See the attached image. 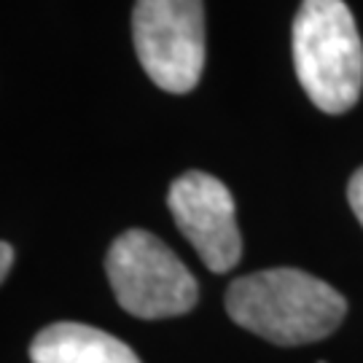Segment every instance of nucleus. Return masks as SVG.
<instances>
[{
    "label": "nucleus",
    "mask_w": 363,
    "mask_h": 363,
    "mask_svg": "<svg viewBox=\"0 0 363 363\" xmlns=\"http://www.w3.org/2000/svg\"><path fill=\"white\" fill-rule=\"evenodd\" d=\"M347 199H350V208H352V213H355V218L361 220V226H363V167L350 178Z\"/></svg>",
    "instance_id": "7"
},
{
    "label": "nucleus",
    "mask_w": 363,
    "mask_h": 363,
    "mask_svg": "<svg viewBox=\"0 0 363 363\" xmlns=\"http://www.w3.org/2000/svg\"><path fill=\"white\" fill-rule=\"evenodd\" d=\"M33 363H140L130 345L94 325H46L30 345Z\"/></svg>",
    "instance_id": "6"
},
{
    "label": "nucleus",
    "mask_w": 363,
    "mask_h": 363,
    "mask_svg": "<svg viewBox=\"0 0 363 363\" xmlns=\"http://www.w3.org/2000/svg\"><path fill=\"white\" fill-rule=\"evenodd\" d=\"M175 226L194 245L210 272H229L242 256L232 191L208 172H183L167 191Z\"/></svg>",
    "instance_id": "5"
},
{
    "label": "nucleus",
    "mask_w": 363,
    "mask_h": 363,
    "mask_svg": "<svg viewBox=\"0 0 363 363\" xmlns=\"http://www.w3.org/2000/svg\"><path fill=\"white\" fill-rule=\"evenodd\" d=\"M105 272L118 304L143 320L186 315L199 298L194 274L159 237L143 229L118 234L105 256Z\"/></svg>",
    "instance_id": "3"
},
{
    "label": "nucleus",
    "mask_w": 363,
    "mask_h": 363,
    "mask_svg": "<svg viewBox=\"0 0 363 363\" xmlns=\"http://www.w3.org/2000/svg\"><path fill=\"white\" fill-rule=\"evenodd\" d=\"M294 65L323 113H347L363 86V43L345 0H301L294 19Z\"/></svg>",
    "instance_id": "2"
},
{
    "label": "nucleus",
    "mask_w": 363,
    "mask_h": 363,
    "mask_svg": "<svg viewBox=\"0 0 363 363\" xmlns=\"http://www.w3.org/2000/svg\"><path fill=\"white\" fill-rule=\"evenodd\" d=\"M320 363H323V361H320Z\"/></svg>",
    "instance_id": "9"
},
{
    "label": "nucleus",
    "mask_w": 363,
    "mask_h": 363,
    "mask_svg": "<svg viewBox=\"0 0 363 363\" xmlns=\"http://www.w3.org/2000/svg\"><path fill=\"white\" fill-rule=\"evenodd\" d=\"M11 264H13L11 242H0V277H3V280H6L9 272H11Z\"/></svg>",
    "instance_id": "8"
},
{
    "label": "nucleus",
    "mask_w": 363,
    "mask_h": 363,
    "mask_svg": "<svg viewBox=\"0 0 363 363\" xmlns=\"http://www.w3.org/2000/svg\"><path fill=\"white\" fill-rule=\"evenodd\" d=\"M135 54L159 89L186 94L205 70L202 0H138L132 11Z\"/></svg>",
    "instance_id": "4"
},
{
    "label": "nucleus",
    "mask_w": 363,
    "mask_h": 363,
    "mask_svg": "<svg viewBox=\"0 0 363 363\" xmlns=\"http://www.w3.org/2000/svg\"><path fill=\"white\" fill-rule=\"evenodd\" d=\"M226 312L237 325L272 345H310L331 337L347 301L310 272L280 267L237 277L226 291Z\"/></svg>",
    "instance_id": "1"
}]
</instances>
